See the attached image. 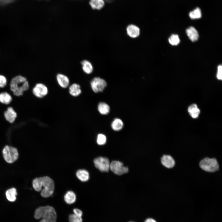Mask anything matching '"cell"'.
Masks as SVG:
<instances>
[{"mask_svg": "<svg viewBox=\"0 0 222 222\" xmlns=\"http://www.w3.org/2000/svg\"><path fill=\"white\" fill-rule=\"evenodd\" d=\"M126 30L127 35L130 37L136 38L140 35V28L137 25L134 24L128 25L126 27Z\"/></svg>", "mask_w": 222, "mask_h": 222, "instance_id": "obj_11", "label": "cell"}, {"mask_svg": "<svg viewBox=\"0 0 222 222\" xmlns=\"http://www.w3.org/2000/svg\"><path fill=\"white\" fill-rule=\"evenodd\" d=\"M89 4L94 10H100L104 6L105 2L104 0H90Z\"/></svg>", "mask_w": 222, "mask_h": 222, "instance_id": "obj_17", "label": "cell"}, {"mask_svg": "<svg viewBox=\"0 0 222 222\" xmlns=\"http://www.w3.org/2000/svg\"><path fill=\"white\" fill-rule=\"evenodd\" d=\"M68 219L69 222H82L83 220L81 217H79L74 213L69 215Z\"/></svg>", "mask_w": 222, "mask_h": 222, "instance_id": "obj_29", "label": "cell"}, {"mask_svg": "<svg viewBox=\"0 0 222 222\" xmlns=\"http://www.w3.org/2000/svg\"><path fill=\"white\" fill-rule=\"evenodd\" d=\"M48 92L47 87L42 83L36 84L32 89L33 94L39 98H42L46 96Z\"/></svg>", "mask_w": 222, "mask_h": 222, "instance_id": "obj_9", "label": "cell"}, {"mask_svg": "<svg viewBox=\"0 0 222 222\" xmlns=\"http://www.w3.org/2000/svg\"><path fill=\"white\" fill-rule=\"evenodd\" d=\"M17 0H0V6H3L14 2Z\"/></svg>", "mask_w": 222, "mask_h": 222, "instance_id": "obj_32", "label": "cell"}, {"mask_svg": "<svg viewBox=\"0 0 222 222\" xmlns=\"http://www.w3.org/2000/svg\"><path fill=\"white\" fill-rule=\"evenodd\" d=\"M34 217L36 219L42 218L39 222H56L57 214L55 209L51 206H41L35 210Z\"/></svg>", "mask_w": 222, "mask_h": 222, "instance_id": "obj_1", "label": "cell"}, {"mask_svg": "<svg viewBox=\"0 0 222 222\" xmlns=\"http://www.w3.org/2000/svg\"><path fill=\"white\" fill-rule=\"evenodd\" d=\"M76 176L82 182H85L89 178L88 172L84 169L79 170L76 173Z\"/></svg>", "mask_w": 222, "mask_h": 222, "instance_id": "obj_21", "label": "cell"}, {"mask_svg": "<svg viewBox=\"0 0 222 222\" xmlns=\"http://www.w3.org/2000/svg\"><path fill=\"white\" fill-rule=\"evenodd\" d=\"M17 194L16 189L14 187L7 190L6 192V198L8 200L11 202L15 201Z\"/></svg>", "mask_w": 222, "mask_h": 222, "instance_id": "obj_19", "label": "cell"}, {"mask_svg": "<svg viewBox=\"0 0 222 222\" xmlns=\"http://www.w3.org/2000/svg\"><path fill=\"white\" fill-rule=\"evenodd\" d=\"M29 87V83L27 78L21 75L13 77L10 83V90L17 96L22 95L24 92L27 90Z\"/></svg>", "mask_w": 222, "mask_h": 222, "instance_id": "obj_2", "label": "cell"}, {"mask_svg": "<svg viewBox=\"0 0 222 222\" xmlns=\"http://www.w3.org/2000/svg\"><path fill=\"white\" fill-rule=\"evenodd\" d=\"M12 100L11 96L6 92L0 93V102L8 105L10 104Z\"/></svg>", "mask_w": 222, "mask_h": 222, "instance_id": "obj_22", "label": "cell"}, {"mask_svg": "<svg viewBox=\"0 0 222 222\" xmlns=\"http://www.w3.org/2000/svg\"><path fill=\"white\" fill-rule=\"evenodd\" d=\"M189 16L191 19H196L200 18L202 16L200 9L199 7L196 8L193 11L189 13Z\"/></svg>", "mask_w": 222, "mask_h": 222, "instance_id": "obj_26", "label": "cell"}, {"mask_svg": "<svg viewBox=\"0 0 222 222\" xmlns=\"http://www.w3.org/2000/svg\"><path fill=\"white\" fill-rule=\"evenodd\" d=\"M81 92L80 86L77 83H73L69 87V92L73 97H78L81 94Z\"/></svg>", "mask_w": 222, "mask_h": 222, "instance_id": "obj_15", "label": "cell"}, {"mask_svg": "<svg viewBox=\"0 0 222 222\" xmlns=\"http://www.w3.org/2000/svg\"><path fill=\"white\" fill-rule=\"evenodd\" d=\"M94 163L95 167L101 171L108 172L110 168L109 159L105 157H100L95 159Z\"/></svg>", "mask_w": 222, "mask_h": 222, "instance_id": "obj_7", "label": "cell"}, {"mask_svg": "<svg viewBox=\"0 0 222 222\" xmlns=\"http://www.w3.org/2000/svg\"><path fill=\"white\" fill-rule=\"evenodd\" d=\"M188 112L191 116L194 118L198 117L200 110L195 104H193L189 106L188 109Z\"/></svg>", "mask_w": 222, "mask_h": 222, "instance_id": "obj_18", "label": "cell"}, {"mask_svg": "<svg viewBox=\"0 0 222 222\" xmlns=\"http://www.w3.org/2000/svg\"><path fill=\"white\" fill-rule=\"evenodd\" d=\"M4 115L6 120L10 123L13 122L17 116V114L12 107L7 108L4 113Z\"/></svg>", "mask_w": 222, "mask_h": 222, "instance_id": "obj_13", "label": "cell"}, {"mask_svg": "<svg viewBox=\"0 0 222 222\" xmlns=\"http://www.w3.org/2000/svg\"><path fill=\"white\" fill-rule=\"evenodd\" d=\"M42 177L36 178L33 180L32 186L36 191H39L42 189Z\"/></svg>", "mask_w": 222, "mask_h": 222, "instance_id": "obj_25", "label": "cell"}, {"mask_svg": "<svg viewBox=\"0 0 222 222\" xmlns=\"http://www.w3.org/2000/svg\"><path fill=\"white\" fill-rule=\"evenodd\" d=\"M90 84L92 91L95 93H98L104 90L107 85V83L104 79L96 77L91 80Z\"/></svg>", "mask_w": 222, "mask_h": 222, "instance_id": "obj_6", "label": "cell"}, {"mask_svg": "<svg viewBox=\"0 0 222 222\" xmlns=\"http://www.w3.org/2000/svg\"><path fill=\"white\" fill-rule=\"evenodd\" d=\"M169 42L172 45H176L180 42V39L178 35L173 34L169 38Z\"/></svg>", "mask_w": 222, "mask_h": 222, "instance_id": "obj_27", "label": "cell"}, {"mask_svg": "<svg viewBox=\"0 0 222 222\" xmlns=\"http://www.w3.org/2000/svg\"><path fill=\"white\" fill-rule=\"evenodd\" d=\"M200 167L203 170L209 172H213L219 169V165L217 160L214 158H205L199 162Z\"/></svg>", "mask_w": 222, "mask_h": 222, "instance_id": "obj_4", "label": "cell"}, {"mask_svg": "<svg viewBox=\"0 0 222 222\" xmlns=\"http://www.w3.org/2000/svg\"><path fill=\"white\" fill-rule=\"evenodd\" d=\"M2 154L5 160L8 163H12L18 158V153L15 148L6 145L2 150Z\"/></svg>", "mask_w": 222, "mask_h": 222, "instance_id": "obj_5", "label": "cell"}, {"mask_svg": "<svg viewBox=\"0 0 222 222\" xmlns=\"http://www.w3.org/2000/svg\"><path fill=\"white\" fill-rule=\"evenodd\" d=\"M123 123L120 119L116 118L114 119L111 124L112 129L116 131H119L123 128Z\"/></svg>", "mask_w": 222, "mask_h": 222, "instance_id": "obj_24", "label": "cell"}, {"mask_svg": "<svg viewBox=\"0 0 222 222\" xmlns=\"http://www.w3.org/2000/svg\"><path fill=\"white\" fill-rule=\"evenodd\" d=\"M56 78L57 82L60 87L65 88L69 86L70 81L67 76L61 73H59L56 75Z\"/></svg>", "mask_w": 222, "mask_h": 222, "instance_id": "obj_10", "label": "cell"}, {"mask_svg": "<svg viewBox=\"0 0 222 222\" xmlns=\"http://www.w3.org/2000/svg\"><path fill=\"white\" fill-rule=\"evenodd\" d=\"M74 214L76 216L82 217L83 215L82 212L80 209L78 208H75L73 210Z\"/></svg>", "mask_w": 222, "mask_h": 222, "instance_id": "obj_33", "label": "cell"}, {"mask_svg": "<svg viewBox=\"0 0 222 222\" xmlns=\"http://www.w3.org/2000/svg\"><path fill=\"white\" fill-rule=\"evenodd\" d=\"M217 77L219 80H221L222 79V67L221 65H219L217 68Z\"/></svg>", "mask_w": 222, "mask_h": 222, "instance_id": "obj_31", "label": "cell"}, {"mask_svg": "<svg viewBox=\"0 0 222 222\" xmlns=\"http://www.w3.org/2000/svg\"><path fill=\"white\" fill-rule=\"evenodd\" d=\"M97 109L99 112L103 115L108 114L110 111L109 105L106 103L103 102H101L99 103Z\"/></svg>", "mask_w": 222, "mask_h": 222, "instance_id": "obj_23", "label": "cell"}, {"mask_svg": "<svg viewBox=\"0 0 222 222\" xmlns=\"http://www.w3.org/2000/svg\"><path fill=\"white\" fill-rule=\"evenodd\" d=\"M106 141V138L104 134H100L98 135L97 138V143L100 145L105 144Z\"/></svg>", "mask_w": 222, "mask_h": 222, "instance_id": "obj_28", "label": "cell"}, {"mask_svg": "<svg viewBox=\"0 0 222 222\" xmlns=\"http://www.w3.org/2000/svg\"><path fill=\"white\" fill-rule=\"evenodd\" d=\"M110 168L114 173L118 175L127 173L128 171L127 167L124 166L122 162L117 161H112L110 165Z\"/></svg>", "mask_w": 222, "mask_h": 222, "instance_id": "obj_8", "label": "cell"}, {"mask_svg": "<svg viewBox=\"0 0 222 222\" xmlns=\"http://www.w3.org/2000/svg\"><path fill=\"white\" fill-rule=\"evenodd\" d=\"M7 84V80L6 77L4 75L0 74V88L4 87Z\"/></svg>", "mask_w": 222, "mask_h": 222, "instance_id": "obj_30", "label": "cell"}, {"mask_svg": "<svg viewBox=\"0 0 222 222\" xmlns=\"http://www.w3.org/2000/svg\"><path fill=\"white\" fill-rule=\"evenodd\" d=\"M162 165L168 168H171L174 167L175 164V160L170 155H164L161 158Z\"/></svg>", "mask_w": 222, "mask_h": 222, "instance_id": "obj_12", "label": "cell"}, {"mask_svg": "<svg viewBox=\"0 0 222 222\" xmlns=\"http://www.w3.org/2000/svg\"><path fill=\"white\" fill-rule=\"evenodd\" d=\"M76 196L75 194L72 191H68L64 196L65 202L69 204H73L76 201Z\"/></svg>", "mask_w": 222, "mask_h": 222, "instance_id": "obj_20", "label": "cell"}, {"mask_svg": "<svg viewBox=\"0 0 222 222\" xmlns=\"http://www.w3.org/2000/svg\"><path fill=\"white\" fill-rule=\"evenodd\" d=\"M186 34L189 39L192 42L197 41L199 38V34L196 30L193 27H190L186 30Z\"/></svg>", "mask_w": 222, "mask_h": 222, "instance_id": "obj_16", "label": "cell"}, {"mask_svg": "<svg viewBox=\"0 0 222 222\" xmlns=\"http://www.w3.org/2000/svg\"><path fill=\"white\" fill-rule=\"evenodd\" d=\"M80 64L82 70L85 74H90L93 71V67L91 63L87 60H84L81 61Z\"/></svg>", "mask_w": 222, "mask_h": 222, "instance_id": "obj_14", "label": "cell"}, {"mask_svg": "<svg viewBox=\"0 0 222 222\" xmlns=\"http://www.w3.org/2000/svg\"><path fill=\"white\" fill-rule=\"evenodd\" d=\"M42 178V185L44 188L41 190V195L43 197L50 196L54 192V183L53 180L49 177L45 176Z\"/></svg>", "mask_w": 222, "mask_h": 222, "instance_id": "obj_3", "label": "cell"}, {"mask_svg": "<svg viewBox=\"0 0 222 222\" xmlns=\"http://www.w3.org/2000/svg\"><path fill=\"white\" fill-rule=\"evenodd\" d=\"M145 222H157L151 218H149L146 219Z\"/></svg>", "mask_w": 222, "mask_h": 222, "instance_id": "obj_34", "label": "cell"}]
</instances>
